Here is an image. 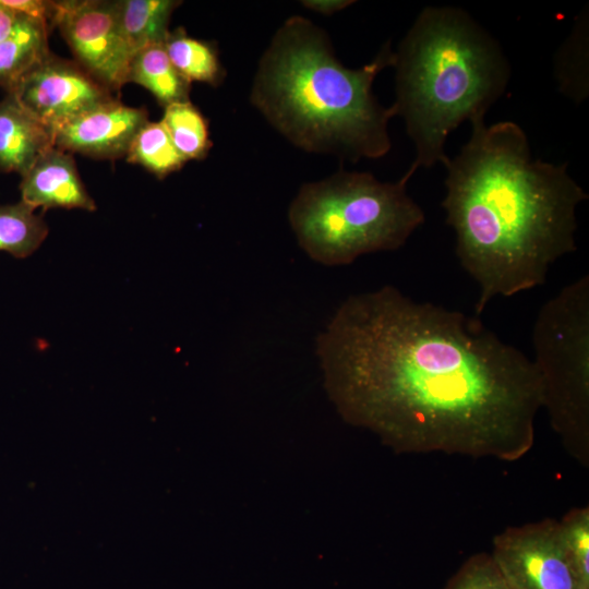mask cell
I'll use <instances>...</instances> for the list:
<instances>
[{"mask_svg": "<svg viewBox=\"0 0 589 589\" xmlns=\"http://www.w3.org/2000/svg\"><path fill=\"white\" fill-rule=\"evenodd\" d=\"M21 201L32 208L96 209L71 154L51 147L21 176Z\"/></svg>", "mask_w": 589, "mask_h": 589, "instance_id": "8fae6325", "label": "cell"}, {"mask_svg": "<svg viewBox=\"0 0 589 589\" xmlns=\"http://www.w3.org/2000/svg\"><path fill=\"white\" fill-rule=\"evenodd\" d=\"M53 131L25 110L10 94L0 101V171L23 176L53 147Z\"/></svg>", "mask_w": 589, "mask_h": 589, "instance_id": "7c38bea8", "label": "cell"}, {"mask_svg": "<svg viewBox=\"0 0 589 589\" xmlns=\"http://www.w3.org/2000/svg\"><path fill=\"white\" fill-rule=\"evenodd\" d=\"M53 26L96 81L109 91L128 83L133 52L120 28L117 1H57Z\"/></svg>", "mask_w": 589, "mask_h": 589, "instance_id": "52a82bcc", "label": "cell"}, {"mask_svg": "<svg viewBox=\"0 0 589 589\" xmlns=\"http://www.w3.org/2000/svg\"><path fill=\"white\" fill-rule=\"evenodd\" d=\"M148 121L145 109L112 98L56 127L55 147L96 158L127 155L140 129Z\"/></svg>", "mask_w": 589, "mask_h": 589, "instance_id": "30bf717a", "label": "cell"}, {"mask_svg": "<svg viewBox=\"0 0 589 589\" xmlns=\"http://www.w3.org/2000/svg\"><path fill=\"white\" fill-rule=\"evenodd\" d=\"M47 235V224L31 206L22 201L0 205V251L25 259L40 247Z\"/></svg>", "mask_w": 589, "mask_h": 589, "instance_id": "ac0fdd59", "label": "cell"}, {"mask_svg": "<svg viewBox=\"0 0 589 589\" xmlns=\"http://www.w3.org/2000/svg\"><path fill=\"white\" fill-rule=\"evenodd\" d=\"M395 117L416 149L404 178L445 164L449 134L484 118L503 96L510 65L498 40L459 7L429 5L394 50Z\"/></svg>", "mask_w": 589, "mask_h": 589, "instance_id": "277c9868", "label": "cell"}, {"mask_svg": "<svg viewBox=\"0 0 589 589\" xmlns=\"http://www.w3.org/2000/svg\"><path fill=\"white\" fill-rule=\"evenodd\" d=\"M164 46L172 65L188 82L217 86L224 81L226 72L214 45L177 28L169 33Z\"/></svg>", "mask_w": 589, "mask_h": 589, "instance_id": "2e32d148", "label": "cell"}, {"mask_svg": "<svg viewBox=\"0 0 589 589\" xmlns=\"http://www.w3.org/2000/svg\"><path fill=\"white\" fill-rule=\"evenodd\" d=\"M125 156L129 163L144 167L159 179L180 170L187 163L160 121H147L134 136Z\"/></svg>", "mask_w": 589, "mask_h": 589, "instance_id": "d6986e66", "label": "cell"}, {"mask_svg": "<svg viewBox=\"0 0 589 589\" xmlns=\"http://www.w3.org/2000/svg\"><path fill=\"white\" fill-rule=\"evenodd\" d=\"M316 353L344 420L395 452L516 461L534 444L537 366L478 316L384 286L345 300Z\"/></svg>", "mask_w": 589, "mask_h": 589, "instance_id": "6da1fadb", "label": "cell"}, {"mask_svg": "<svg viewBox=\"0 0 589 589\" xmlns=\"http://www.w3.org/2000/svg\"><path fill=\"white\" fill-rule=\"evenodd\" d=\"M408 182L404 177L382 182L370 172L340 170L305 183L288 212L299 245L328 266L401 248L425 221L423 209L407 192Z\"/></svg>", "mask_w": 589, "mask_h": 589, "instance_id": "5b68a950", "label": "cell"}, {"mask_svg": "<svg viewBox=\"0 0 589 589\" xmlns=\"http://www.w3.org/2000/svg\"><path fill=\"white\" fill-rule=\"evenodd\" d=\"M460 152L448 158L442 207L456 255L476 281L480 315L496 297L544 284L558 259L577 250V208L587 192L567 163L534 159L513 121H470Z\"/></svg>", "mask_w": 589, "mask_h": 589, "instance_id": "7a4b0ae2", "label": "cell"}, {"mask_svg": "<svg viewBox=\"0 0 589 589\" xmlns=\"http://www.w3.org/2000/svg\"><path fill=\"white\" fill-rule=\"evenodd\" d=\"M303 7L313 10L321 14H333L335 12H338L350 4L354 3V1L349 0H304L301 2Z\"/></svg>", "mask_w": 589, "mask_h": 589, "instance_id": "cb8c5ba5", "label": "cell"}, {"mask_svg": "<svg viewBox=\"0 0 589 589\" xmlns=\"http://www.w3.org/2000/svg\"><path fill=\"white\" fill-rule=\"evenodd\" d=\"M445 589H510L491 554L470 556L448 580Z\"/></svg>", "mask_w": 589, "mask_h": 589, "instance_id": "44dd1931", "label": "cell"}, {"mask_svg": "<svg viewBox=\"0 0 589 589\" xmlns=\"http://www.w3.org/2000/svg\"><path fill=\"white\" fill-rule=\"evenodd\" d=\"M49 26L20 14L14 27L0 40V86L11 92L47 55Z\"/></svg>", "mask_w": 589, "mask_h": 589, "instance_id": "4fadbf2b", "label": "cell"}, {"mask_svg": "<svg viewBox=\"0 0 589 589\" xmlns=\"http://www.w3.org/2000/svg\"><path fill=\"white\" fill-rule=\"evenodd\" d=\"M491 556L510 589H589L575 570L553 518L506 528L494 537Z\"/></svg>", "mask_w": 589, "mask_h": 589, "instance_id": "ba28073f", "label": "cell"}, {"mask_svg": "<svg viewBox=\"0 0 589 589\" xmlns=\"http://www.w3.org/2000/svg\"><path fill=\"white\" fill-rule=\"evenodd\" d=\"M164 108L160 122L178 152L187 161L204 159L212 147L205 117L190 100L172 103Z\"/></svg>", "mask_w": 589, "mask_h": 589, "instance_id": "e0dca14e", "label": "cell"}, {"mask_svg": "<svg viewBox=\"0 0 589 589\" xmlns=\"http://www.w3.org/2000/svg\"><path fill=\"white\" fill-rule=\"evenodd\" d=\"M130 82L145 87L164 107L189 100L191 83L172 65L164 44L134 53L128 74Z\"/></svg>", "mask_w": 589, "mask_h": 589, "instance_id": "9a60e30c", "label": "cell"}, {"mask_svg": "<svg viewBox=\"0 0 589 589\" xmlns=\"http://www.w3.org/2000/svg\"><path fill=\"white\" fill-rule=\"evenodd\" d=\"M20 14L0 3V40L14 27Z\"/></svg>", "mask_w": 589, "mask_h": 589, "instance_id": "d4e9b609", "label": "cell"}, {"mask_svg": "<svg viewBox=\"0 0 589 589\" xmlns=\"http://www.w3.org/2000/svg\"><path fill=\"white\" fill-rule=\"evenodd\" d=\"M387 41L366 64L350 69L335 56L325 32L302 16L278 28L263 53L251 103L296 146L358 161L385 156L395 117L373 94L377 74L393 67Z\"/></svg>", "mask_w": 589, "mask_h": 589, "instance_id": "3957f363", "label": "cell"}, {"mask_svg": "<svg viewBox=\"0 0 589 589\" xmlns=\"http://www.w3.org/2000/svg\"><path fill=\"white\" fill-rule=\"evenodd\" d=\"M110 92L77 63L49 53L8 94L53 129L112 99Z\"/></svg>", "mask_w": 589, "mask_h": 589, "instance_id": "9c48e42d", "label": "cell"}, {"mask_svg": "<svg viewBox=\"0 0 589 589\" xmlns=\"http://www.w3.org/2000/svg\"><path fill=\"white\" fill-rule=\"evenodd\" d=\"M542 408L567 453L589 464V276L539 310L532 328Z\"/></svg>", "mask_w": 589, "mask_h": 589, "instance_id": "8992f818", "label": "cell"}, {"mask_svg": "<svg viewBox=\"0 0 589 589\" xmlns=\"http://www.w3.org/2000/svg\"><path fill=\"white\" fill-rule=\"evenodd\" d=\"M118 17L122 35L133 56L139 50L165 44L172 12L180 5L175 0H122Z\"/></svg>", "mask_w": 589, "mask_h": 589, "instance_id": "5bb4252c", "label": "cell"}, {"mask_svg": "<svg viewBox=\"0 0 589 589\" xmlns=\"http://www.w3.org/2000/svg\"><path fill=\"white\" fill-rule=\"evenodd\" d=\"M2 5L25 16L41 21L49 27L53 26L57 13V1L46 0H0Z\"/></svg>", "mask_w": 589, "mask_h": 589, "instance_id": "603a6c76", "label": "cell"}, {"mask_svg": "<svg viewBox=\"0 0 589 589\" xmlns=\"http://www.w3.org/2000/svg\"><path fill=\"white\" fill-rule=\"evenodd\" d=\"M560 534L568 557L589 588V507H574L558 521Z\"/></svg>", "mask_w": 589, "mask_h": 589, "instance_id": "ffe728a7", "label": "cell"}, {"mask_svg": "<svg viewBox=\"0 0 589 589\" xmlns=\"http://www.w3.org/2000/svg\"><path fill=\"white\" fill-rule=\"evenodd\" d=\"M562 53L563 57L572 59V65L556 75L561 91L575 101H581L577 83L585 97L588 93V79L585 77V19L576 24L562 49Z\"/></svg>", "mask_w": 589, "mask_h": 589, "instance_id": "7402d4cb", "label": "cell"}]
</instances>
